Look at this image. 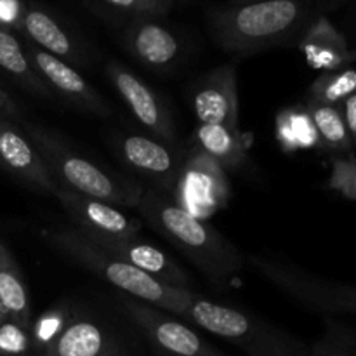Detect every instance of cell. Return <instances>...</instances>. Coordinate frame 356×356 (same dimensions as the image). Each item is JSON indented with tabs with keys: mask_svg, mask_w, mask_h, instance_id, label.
I'll list each match as a JSON object with an SVG mask.
<instances>
[{
	"mask_svg": "<svg viewBox=\"0 0 356 356\" xmlns=\"http://www.w3.org/2000/svg\"><path fill=\"white\" fill-rule=\"evenodd\" d=\"M313 0H256L212 9L209 31L222 51L252 56L302 40L313 26Z\"/></svg>",
	"mask_w": 356,
	"mask_h": 356,
	"instance_id": "1",
	"label": "cell"
},
{
	"mask_svg": "<svg viewBox=\"0 0 356 356\" xmlns=\"http://www.w3.org/2000/svg\"><path fill=\"white\" fill-rule=\"evenodd\" d=\"M139 214L159 235L172 243L218 289L235 284L245 266V256L209 222L156 190H145Z\"/></svg>",
	"mask_w": 356,
	"mask_h": 356,
	"instance_id": "2",
	"label": "cell"
},
{
	"mask_svg": "<svg viewBox=\"0 0 356 356\" xmlns=\"http://www.w3.org/2000/svg\"><path fill=\"white\" fill-rule=\"evenodd\" d=\"M19 127L33 143L59 188L106 202L118 209L138 207L145 191L141 184L124 179L118 174L90 162L82 153L73 149L63 136L45 125L24 118Z\"/></svg>",
	"mask_w": 356,
	"mask_h": 356,
	"instance_id": "3",
	"label": "cell"
},
{
	"mask_svg": "<svg viewBox=\"0 0 356 356\" xmlns=\"http://www.w3.org/2000/svg\"><path fill=\"white\" fill-rule=\"evenodd\" d=\"M42 236L58 252L65 254L70 259L79 263L80 266L89 270L90 273L103 278L104 282L118 289L122 294L131 296L138 301L148 302V305L163 309L174 316H179L183 320L186 316L191 301L197 296L190 289H177L162 284V282L146 275L145 271L134 268L132 264L110 256L103 249L94 245L76 228L45 229Z\"/></svg>",
	"mask_w": 356,
	"mask_h": 356,
	"instance_id": "4",
	"label": "cell"
},
{
	"mask_svg": "<svg viewBox=\"0 0 356 356\" xmlns=\"http://www.w3.org/2000/svg\"><path fill=\"white\" fill-rule=\"evenodd\" d=\"M184 320L232 343L247 356H309L301 341L268 320L198 294Z\"/></svg>",
	"mask_w": 356,
	"mask_h": 356,
	"instance_id": "5",
	"label": "cell"
},
{
	"mask_svg": "<svg viewBox=\"0 0 356 356\" xmlns=\"http://www.w3.org/2000/svg\"><path fill=\"white\" fill-rule=\"evenodd\" d=\"M118 305L159 356H225L191 327L163 309L127 294L120 296Z\"/></svg>",
	"mask_w": 356,
	"mask_h": 356,
	"instance_id": "6",
	"label": "cell"
},
{
	"mask_svg": "<svg viewBox=\"0 0 356 356\" xmlns=\"http://www.w3.org/2000/svg\"><path fill=\"white\" fill-rule=\"evenodd\" d=\"M117 152L127 167L153 184V190L176 198L184 169V156L172 146L143 134L118 136Z\"/></svg>",
	"mask_w": 356,
	"mask_h": 356,
	"instance_id": "7",
	"label": "cell"
},
{
	"mask_svg": "<svg viewBox=\"0 0 356 356\" xmlns=\"http://www.w3.org/2000/svg\"><path fill=\"white\" fill-rule=\"evenodd\" d=\"M17 31L30 44L63 59L73 68L86 66L89 63V54L79 35L66 24L63 17L42 3L23 0Z\"/></svg>",
	"mask_w": 356,
	"mask_h": 356,
	"instance_id": "8",
	"label": "cell"
},
{
	"mask_svg": "<svg viewBox=\"0 0 356 356\" xmlns=\"http://www.w3.org/2000/svg\"><path fill=\"white\" fill-rule=\"evenodd\" d=\"M106 75L136 120L155 139L169 146L176 145V125L165 101L122 63H108Z\"/></svg>",
	"mask_w": 356,
	"mask_h": 356,
	"instance_id": "9",
	"label": "cell"
},
{
	"mask_svg": "<svg viewBox=\"0 0 356 356\" xmlns=\"http://www.w3.org/2000/svg\"><path fill=\"white\" fill-rule=\"evenodd\" d=\"M23 45L31 65L37 70L45 86L49 87L52 96H59L63 101L80 111H87V113L101 118L111 117L110 104L80 75L79 70L73 68L63 59L42 51L28 40H24Z\"/></svg>",
	"mask_w": 356,
	"mask_h": 356,
	"instance_id": "10",
	"label": "cell"
},
{
	"mask_svg": "<svg viewBox=\"0 0 356 356\" xmlns=\"http://www.w3.org/2000/svg\"><path fill=\"white\" fill-rule=\"evenodd\" d=\"M40 356H124V348L106 323L70 309L59 332L42 348Z\"/></svg>",
	"mask_w": 356,
	"mask_h": 356,
	"instance_id": "11",
	"label": "cell"
},
{
	"mask_svg": "<svg viewBox=\"0 0 356 356\" xmlns=\"http://www.w3.org/2000/svg\"><path fill=\"white\" fill-rule=\"evenodd\" d=\"M54 198L75 222L76 229L89 238H134L141 228L139 221L129 218L122 209L106 202L83 197L59 186Z\"/></svg>",
	"mask_w": 356,
	"mask_h": 356,
	"instance_id": "12",
	"label": "cell"
},
{
	"mask_svg": "<svg viewBox=\"0 0 356 356\" xmlns=\"http://www.w3.org/2000/svg\"><path fill=\"white\" fill-rule=\"evenodd\" d=\"M162 17H134L124 24L122 44L146 68L165 72L183 56V42Z\"/></svg>",
	"mask_w": 356,
	"mask_h": 356,
	"instance_id": "13",
	"label": "cell"
},
{
	"mask_svg": "<svg viewBox=\"0 0 356 356\" xmlns=\"http://www.w3.org/2000/svg\"><path fill=\"white\" fill-rule=\"evenodd\" d=\"M191 106L198 124L238 129V89L236 68L222 65L205 73L193 87Z\"/></svg>",
	"mask_w": 356,
	"mask_h": 356,
	"instance_id": "14",
	"label": "cell"
},
{
	"mask_svg": "<svg viewBox=\"0 0 356 356\" xmlns=\"http://www.w3.org/2000/svg\"><path fill=\"white\" fill-rule=\"evenodd\" d=\"M0 169L42 195L54 197L58 191V184L52 179L33 143L21 131L19 125L6 120H0Z\"/></svg>",
	"mask_w": 356,
	"mask_h": 356,
	"instance_id": "15",
	"label": "cell"
},
{
	"mask_svg": "<svg viewBox=\"0 0 356 356\" xmlns=\"http://www.w3.org/2000/svg\"><path fill=\"white\" fill-rule=\"evenodd\" d=\"M89 240L110 256L132 264L134 268L145 271L146 275L162 282V284L177 289H190V278H188L186 271L176 261L170 259L163 250L152 245V243L143 242V240H139V236H134V238H99V236H94Z\"/></svg>",
	"mask_w": 356,
	"mask_h": 356,
	"instance_id": "16",
	"label": "cell"
},
{
	"mask_svg": "<svg viewBox=\"0 0 356 356\" xmlns=\"http://www.w3.org/2000/svg\"><path fill=\"white\" fill-rule=\"evenodd\" d=\"M184 191H188V195L193 198L190 204H204L207 212L221 209L229 198V186L225 177V170L197 146L193 152L184 156V169L177 193Z\"/></svg>",
	"mask_w": 356,
	"mask_h": 356,
	"instance_id": "17",
	"label": "cell"
},
{
	"mask_svg": "<svg viewBox=\"0 0 356 356\" xmlns=\"http://www.w3.org/2000/svg\"><path fill=\"white\" fill-rule=\"evenodd\" d=\"M195 146L211 156L222 170H240L249 163L245 136L238 129L225 125L198 124L195 131Z\"/></svg>",
	"mask_w": 356,
	"mask_h": 356,
	"instance_id": "18",
	"label": "cell"
},
{
	"mask_svg": "<svg viewBox=\"0 0 356 356\" xmlns=\"http://www.w3.org/2000/svg\"><path fill=\"white\" fill-rule=\"evenodd\" d=\"M0 73L30 96L45 101L54 97L31 65L24 45L3 26H0Z\"/></svg>",
	"mask_w": 356,
	"mask_h": 356,
	"instance_id": "19",
	"label": "cell"
},
{
	"mask_svg": "<svg viewBox=\"0 0 356 356\" xmlns=\"http://www.w3.org/2000/svg\"><path fill=\"white\" fill-rule=\"evenodd\" d=\"M0 305L7 320L30 330L31 305L24 277L10 250L0 242Z\"/></svg>",
	"mask_w": 356,
	"mask_h": 356,
	"instance_id": "20",
	"label": "cell"
},
{
	"mask_svg": "<svg viewBox=\"0 0 356 356\" xmlns=\"http://www.w3.org/2000/svg\"><path fill=\"white\" fill-rule=\"evenodd\" d=\"M308 113L316 136L327 148L336 152H348L351 148L350 134L339 108L309 101Z\"/></svg>",
	"mask_w": 356,
	"mask_h": 356,
	"instance_id": "21",
	"label": "cell"
},
{
	"mask_svg": "<svg viewBox=\"0 0 356 356\" xmlns=\"http://www.w3.org/2000/svg\"><path fill=\"white\" fill-rule=\"evenodd\" d=\"M99 16L110 21H127L134 17H163L172 6L162 0H83Z\"/></svg>",
	"mask_w": 356,
	"mask_h": 356,
	"instance_id": "22",
	"label": "cell"
},
{
	"mask_svg": "<svg viewBox=\"0 0 356 356\" xmlns=\"http://www.w3.org/2000/svg\"><path fill=\"white\" fill-rule=\"evenodd\" d=\"M356 90V72L355 70H343L322 75L312 87L309 101L336 106L337 103H344Z\"/></svg>",
	"mask_w": 356,
	"mask_h": 356,
	"instance_id": "23",
	"label": "cell"
},
{
	"mask_svg": "<svg viewBox=\"0 0 356 356\" xmlns=\"http://www.w3.org/2000/svg\"><path fill=\"white\" fill-rule=\"evenodd\" d=\"M309 305L322 312L356 313V289L316 280L309 289Z\"/></svg>",
	"mask_w": 356,
	"mask_h": 356,
	"instance_id": "24",
	"label": "cell"
},
{
	"mask_svg": "<svg viewBox=\"0 0 356 356\" xmlns=\"http://www.w3.org/2000/svg\"><path fill=\"white\" fill-rule=\"evenodd\" d=\"M33 350L30 330L6 320L0 325V356H26Z\"/></svg>",
	"mask_w": 356,
	"mask_h": 356,
	"instance_id": "25",
	"label": "cell"
},
{
	"mask_svg": "<svg viewBox=\"0 0 356 356\" xmlns=\"http://www.w3.org/2000/svg\"><path fill=\"white\" fill-rule=\"evenodd\" d=\"M0 120L13 122V124L16 125H19L21 122L24 120L23 113H21L16 101H14L3 89H0Z\"/></svg>",
	"mask_w": 356,
	"mask_h": 356,
	"instance_id": "26",
	"label": "cell"
},
{
	"mask_svg": "<svg viewBox=\"0 0 356 356\" xmlns=\"http://www.w3.org/2000/svg\"><path fill=\"white\" fill-rule=\"evenodd\" d=\"M343 118H344V124H346L350 139L356 145V90L350 97L344 99Z\"/></svg>",
	"mask_w": 356,
	"mask_h": 356,
	"instance_id": "27",
	"label": "cell"
},
{
	"mask_svg": "<svg viewBox=\"0 0 356 356\" xmlns=\"http://www.w3.org/2000/svg\"><path fill=\"white\" fill-rule=\"evenodd\" d=\"M309 356H355L348 351L339 350V348H330V346H320L316 348L315 353H309Z\"/></svg>",
	"mask_w": 356,
	"mask_h": 356,
	"instance_id": "28",
	"label": "cell"
},
{
	"mask_svg": "<svg viewBox=\"0 0 356 356\" xmlns=\"http://www.w3.org/2000/svg\"><path fill=\"white\" fill-rule=\"evenodd\" d=\"M6 320H7V316H6V312H3L2 305H0V325H2V323L6 322Z\"/></svg>",
	"mask_w": 356,
	"mask_h": 356,
	"instance_id": "29",
	"label": "cell"
},
{
	"mask_svg": "<svg viewBox=\"0 0 356 356\" xmlns=\"http://www.w3.org/2000/svg\"><path fill=\"white\" fill-rule=\"evenodd\" d=\"M247 2H256V0H232V3H247Z\"/></svg>",
	"mask_w": 356,
	"mask_h": 356,
	"instance_id": "30",
	"label": "cell"
},
{
	"mask_svg": "<svg viewBox=\"0 0 356 356\" xmlns=\"http://www.w3.org/2000/svg\"><path fill=\"white\" fill-rule=\"evenodd\" d=\"M162 2H167V3H170V6H174V0H162Z\"/></svg>",
	"mask_w": 356,
	"mask_h": 356,
	"instance_id": "31",
	"label": "cell"
}]
</instances>
